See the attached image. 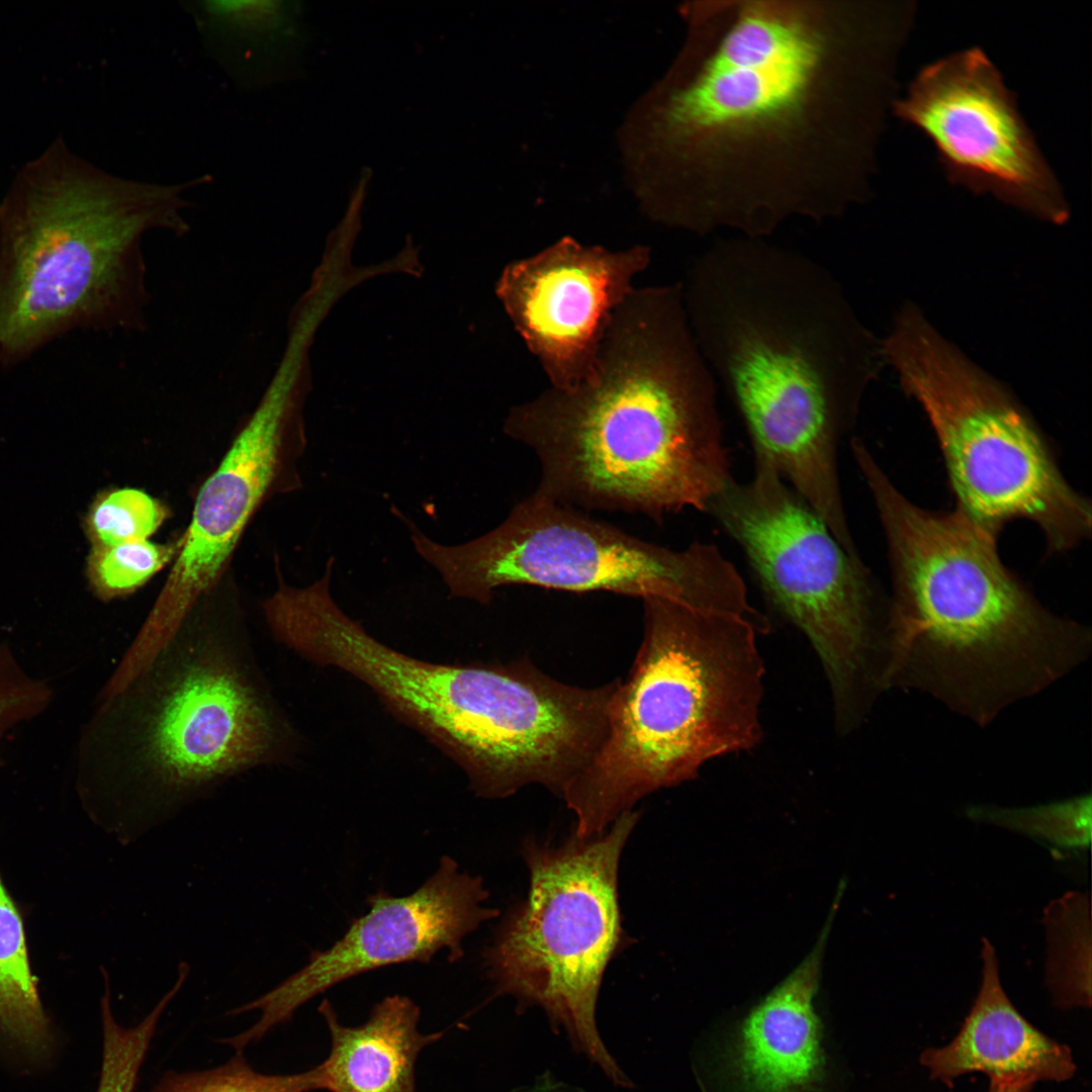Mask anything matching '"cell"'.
Instances as JSON below:
<instances>
[{
    "mask_svg": "<svg viewBox=\"0 0 1092 1092\" xmlns=\"http://www.w3.org/2000/svg\"><path fill=\"white\" fill-rule=\"evenodd\" d=\"M331 1034L328 1058L314 1067L318 1090L330 1092H416L415 1063L442 1033L418 1029L419 1007L393 995L377 1003L360 1026H345L328 1000L318 1007Z\"/></svg>",
    "mask_w": 1092,
    "mask_h": 1092,
    "instance_id": "obj_18",
    "label": "cell"
},
{
    "mask_svg": "<svg viewBox=\"0 0 1092 1092\" xmlns=\"http://www.w3.org/2000/svg\"><path fill=\"white\" fill-rule=\"evenodd\" d=\"M893 113L934 146L947 179L976 194L1061 224L1062 188L1002 75L979 48L924 67Z\"/></svg>",
    "mask_w": 1092,
    "mask_h": 1092,
    "instance_id": "obj_12",
    "label": "cell"
},
{
    "mask_svg": "<svg viewBox=\"0 0 1092 1092\" xmlns=\"http://www.w3.org/2000/svg\"><path fill=\"white\" fill-rule=\"evenodd\" d=\"M707 512L741 547L769 601L812 643L830 684L836 722L848 728L869 678L876 601L861 557L850 554L756 452L752 477L732 478Z\"/></svg>",
    "mask_w": 1092,
    "mask_h": 1092,
    "instance_id": "obj_11",
    "label": "cell"
},
{
    "mask_svg": "<svg viewBox=\"0 0 1092 1092\" xmlns=\"http://www.w3.org/2000/svg\"><path fill=\"white\" fill-rule=\"evenodd\" d=\"M852 457L884 532L893 583L881 688L912 687L978 723L1079 663L1084 626L1051 613L957 510L910 502L866 445Z\"/></svg>",
    "mask_w": 1092,
    "mask_h": 1092,
    "instance_id": "obj_4",
    "label": "cell"
},
{
    "mask_svg": "<svg viewBox=\"0 0 1092 1092\" xmlns=\"http://www.w3.org/2000/svg\"><path fill=\"white\" fill-rule=\"evenodd\" d=\"M169 516L166 506L136 488L99 493L83 520L92 546H113L149 540Z\"/></svg>",
    "mask_w": 1092,
    "mask_h": 1092,
    "instance_id": "obj_23",
    "label": "cell"
},
{
    "mask_svg": "<svg viewBox=\"0 0 1092 1092\" xmlns=\"http://www.w3.org/2000/svg\"><path fill=\"white\" fill-rule=\"evenodd\" d=\"M834 913L810 953L742 1022L730 1065L743 1092L817 1090L825 1060L813 999Z\"/></svg>",
    "mask_w": 1092,
    "mask_h": 1092,
    "instance_id": "obj_16",
    "label": "cell"
},
{
    "mask_svg": "<svg viewBox=\"0 0 1092 1092\" xmlns=\"http://www.w3.org/2000/svg\"><path fill=\"white\" fill-rule=\"evenodd\" d=\"M883 351L935 434L958 512L995 538L1029 521L1051 554L1090 537L1091 503L1067 481L1036 423L917 306L899 310Z\"/></svg>",
    "mask_w": 1092,
    "mask_h": 1092,
    "instance_id": "obj_8",
    "label": "cell"
},
{
    "mask_svg": "<svg viewBox=\"0 0 1092 1092\" xmlns=\"http://www.w3.org/2000/svg\"><path fill=\"white\" fill-rule=\"evenodd\" d=\"M317 1090L314 1069L294 1075H265L238 1052L214 1069L163 1077L152 1092H309Z\"/></svg>",
    "mask_w": 1092,
    "mask_h": 1092,
    "instance_id": "obj_25",
    "label": "cell"
},
{
    "mask_svg": "<svg viewBox=\"0 0 1092 1092\" xmlns=\"http://www.w3.org/2000/svg\"><path fill=\"white\" fill-rule=\"evenodd\" d=\"M0 1037L32 1061L55 1046L51 1020L32 973L23 920L0 876Z\"/></svg>",
    "mask_w": 1092,
    "mask_h": 1092,
    "instance_id": "obj_19",
    "label": "cell"
},
{
    "mask_svg": "<svg viewBox=\"0 0 1092 1092\" xmlns=\"http://www.w3.org/2000/svg\"><path fill=\"white\" fill-rule=\"evenodd\" d=\"M180 546L136 541L113 546H92L86 574L95 596L102 601L125 597L146 584L173 562Z\"/></svg>",
    "mask_w": 1092,
    "mask_h": 1092,
    "instance_id": "obj_22",
    "label": "cell"
},
{
    "mask_svg": "<svg viewBox=\"0 0 1092 1092\" xmlns=\"http://www.w3.org/2000/svg\"><path fill=\"white\" fill-rule=\"evenodd\" d=\"M88 734L114 829L131 840L250 768L284 762L294 732L238 624L192 613Z\"/></svg>",
    "mask_w": 1092,
    "mask_h": 1092,
    "instance_id": "obj_5",
    "label": "cell"
},
{
    "mask_svg": "<svg viewBox=\"0 0 1092 1092\" xmlns=\"http://www.w3.org/2000/svg\"><path fill=\"white\" fill-rule=\"evenodd\" d=\"M289 375L278 372L200 487L165 584L134 638L142 652L160 650L209 595L260 506L271 494L301 486L296 462L306 440L300 395Z\"/></svg>",
    "mask_w": 1092,
    "mask_h": 1092,
    "instance_id": "obj_13",
    "label": "cell"
},
{
    "mask_svg": "<svg viewBox=\"0 0 1092 1092\" xmlns=\"http://www.w3.org/2000/svg\"><path fill=\"white\" fill-rule=\"evenodd\" d=\"M487 898L481 878L461 873L455 859L447 855L413 894L393 897L378 891L370 895L366 901L370 910L353 920L331 947L313 951L302 969L231 1011L239 1014L259 1009L261 1017L243 1033L230 1037V1043L244 1050L289 1020L314 996L362 973L401 963H430L445 948L450 963L459 961L464 956V938L499 914L494 908L483 907Z\"/></svg>",
    "mask_w": 1092,
    "mask_h": 1092,
    "instance_id": "obj_14",
    "label": "cell"
},
{
    "mask_svg": "<svg viewBox=\"0 0 1092 1092\" xmlns=\"http://www.w3.org/2000/svg\"><path fill=\"white\" fill-rule=\"evenodd\" d=\"M642 602V643L612 695L605 740L562 793L578 837L605 832L643 797L761 738L764 667L753 621Z\"/></svg>",
    "mask_w": 1092,
    "mask_h": 1092,
    "instance_id": "obj_7",
    "label": "cell"
},
{
    "mask_svg": "<svg viewBox=\"0 0 1092 1092\" xmlns=\"http://www.w3.org/2000/svg\"><path fill=\"white\" fill-rule=\"evenodd\" d=\"M686 39L620 129L653 221L765 239L869 195L908 29L892 2L720 0L679 7Z\"/></svg>",
    "mask_w": 1092,
    "mask_h": 1092,
    "instance_id": "obj_1",
    "label": "cell"
},
{
    "mask_svg": "<svg viewBox=\"0 0 1092 1092\" xmlns=\"http://www.w3.org/2000/svg\"><path fill=\"white\" fill-rule=\"evenodd\" d=\"M112 176L61 140L17 174L0 206V360L81 325L136 329L147 303L142 240L183 235V192Z\"/></svg>",
    "mask_w": 1092,
    "mask_h": 1092,
    "instance_id": "obj_6",
    "label": "cell"
},
{
    "mask_svg": "<svg viewBox=\"0 0 1092 1092\" xmlns=\"http://www.w3.org/2000/svg\"><path fill=\"white\" fill-rule=\"evenodd\" d=\"M681 284L689 323L753 452L836 534L848 527L838 445L887 364L839 281L765 239H719Z\"/></svg>",
    "mask_w": 1092,
    "mask_h": 1092,
    "instance_id": "obj_2",
    "label": "cell"
},
{
    "mask_svg": "<svg viewBox=\"0 0 1092 1092\" xmlns=\"http://www.w3.org/2000/svg\"><path fill=\"white\" fill-rule=\"evenodd\" d=\"M416 552L450 597L487 605L503 586L656 597L684 606L750 617L737 568L713 544L672 550L534 494L489 532L444 545L408 526Z\"/></svg>",
    "mask_w": 1092,
    "mask_h": 1092,
    "instance_id": "obj_9",
    "label": "cell"
},
{
    "mask_svg": "<svg viewBox=\"0 0 1092 1092\" xmlns=\"http://www.w3.org/2000/svg\"><path fill=\"white\" fill-rule=\"evenodd\" d=\"M970 815L1061 847H1085L1090 843V795L1029 808L977 807L970 810Z\"/></svg>",
    "mask_w": 1092,
    "mask_h": 1092,
    "instance_id": "obj_24",
    "label": "cell"
},
{
    "mask_svg": "<svg viewBox=\"0 0 1092 1092\" xmlns=\"http://www.w3.org/2000/svg\"><path fill=\"white\" fill-rule=\"evenodd\" d=\"M982 981L957 1036L924 1051L920 1063L932 1079L950 1086L960 1076L981 1072L992 1079L1063 1082L1076 1065L1070 1049L1049 1037L1014 1007L999 977L995 949L982 945Z\"/></svg>",
    "mask_w": 1092,
    "mask_h": 1092,
    "instance_id": "obj_17",
    "label": "cell"
},
{
    "mask_svg": "<svg viewBox=\"0 0 1092 1092\" xmlns=\"http://www.w3.org/2000/svg\"><path fill=\"white\" fill-rule=\"evenodd\" d=\"M1033 1085L1028 1080L992 1079L988 1092H1030Z\"/></svg>",
    "mask_w": 1092,
    "mask_h": 1092,
    "instance_id": "obj_26",
    "label": "cell"
},
{
    "mask_svg": "<svg viewBox=\"0 0 1092 1092\" xmlns=\"http://www.w3.org/2000/svg\"><path fill=\"white\" fill-rule=\"evenodd\" d=\"M1049 941L1046 981L1056 1002L1065 1007H1089L1090 907L1089 897L1069 893L1045 911Z\"/></svg>",
    "mask_w": 1092,
    "mask_h": 1092,
    "instance_id": "obj_20",
    "label": "cell"
},
{
    "mask_svg": "<svg viewBox=\"0 0 1092 1092\" xmlns=\"http://www.w3.org/2000/svg\"><path fill=\"white\" fill-rule=\"evenodd\" d=\"M640 814L626 811L602 834L555 845L527 839V899L507 916L483 957L496 990L541 1006L609 1077L624 1076L605 1048L596 1005L605 970L623 945L621 853Z\"/></svg>",
    "mask_w": 1092,
    "mask_h": 1092,
    "instance_id": "obj_10",
    "label": "cell"
},
{
    "mask_svg": "<svg viewBox=\"0 0 1092 1092\" xmlns=\"http://www.w3.org/2000/svg\"><path fill=\"white\" fill-rule=\"evenodd\" d=\"M716 388L681 284L635 286L589 374L512 406L504 432L535 453L545 500L654 521L707 512L733 478Z\"/></svg>",
    "mask_w": 1092,
    "mask_h": 1092,
    "instance_id": "obj_3",
    "label": "cell"
},
{
    "mask_svg": "<svg viewBox=\"0 0 1092 1092\" xmlns=\"http://www.w3.org/2000/svg\"><path fill=\"white\" fill-rule=\"evenodd\" d=\"M650 262L645 245L611 250L564 236L505 267L496 294L549 387L570 389L589 374L614 311Z\"/></svg>",
    "mask_w": 1092,
    "mask_h": 1092,
    "instance_id": "obj_15",
    "label": "cell"
},
{
    "mask_svg": "<svg viewBox=\"0 0 1092 1092\" xmlns=\"http://www.w3.org/2000/svg\"><path fill=\"white\" fill-rule=\"evenodd\" d=\"M103 978L105 990L100 1000L103 1051L96 1092H133L159 1019L184 981L178 978L154 1009L139 1024L127 1028L119 1025L113 1016L107 973Z\"/></svg>",
    "mask_w": 1092,
    "mask_h": 1092,
    "instance_id": "obj_21",
    "label": "cell"
}]
</instances>
